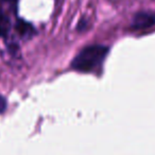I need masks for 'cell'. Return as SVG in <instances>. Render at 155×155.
I'll use <instances>...</instances> for the list:
<instances>
[{"label": "cell", "instance_id": "1", "mask_svg": "<svg viewBox=\"0 0 155 155\" xmlns=\"http://www.w3.org/2000/svg\"><path fill=\"white\" fill-rule=\"evenodd\" d=\"M108 53V47L93 45L81 50L73 58L71 67L79 72H91L99 67Z\"/></svg>", "mask_w": 155, "mask_h": 155}, {"label": "cell", "instance_id": "2", "mask_svg": "<svg viewBox=\"0 0 155 155\" xmlns=\"http://www.w3.org/2000/svg\"><path fill=\"white\" fill-rule=\"evenodd\" d=\"M155 25V14L150 12H139L135 14L132 21V28L134 30L147 29Z\"/></svg>", "mask_w": 155, "mask_h": 155}, {"label": "cell", "instance_id": "3", "mask_svg": "<svg viewBox=\"0 0 155 155\" xmlns=\"http://www.w3.org/2000/svg\"><path fill=\"white\" fill-rule=\"evenodd\" d=\"M15 30L24 41H28V39L32 38L35 33H36V31H35L34 27L32 25L22 19L17 20V22L15 24Z\"/></svg>", "mask_w": 155, "mask_h": 155}, {"label": "cell", "instance_id": "4", "mask_svg": "<svg viewBox=\"0 0 155 155\" xmlns=\"http://www.w3.org/2000/svg\"><path fill=\"white\" fill-rule=\"evenodd\" d=\"M11 29V21L9 17L0 9V36H7Z\"/></svg>", "mask_w": 155, "mask_h": 155}, {"label": "cell", "instance_id": "5", "mask_svg": "<svg viewBox=\"0 0 155 155\" xmlns=\"http://www.w3.org/2000/svg\"><path fill=\"white\" fill-rule=\"evenodd\" d=\"M5 110H7V100L0 95V114H2Z\"/></svg>", "mask_w": 155, "mask_h": 155}, {"label": "cell", "instance_id": "6", "mask_svg": "<svg viewBox=\"0 0 155 155\" xmlns=\"http://www.w3.org/2000/svg\"><path fill=\"white\" fill-rule=\"evenodd\" d=\"M2 1L10 3V5H17V2H18V0H2Z\"/></svg>", "mask_w": 155, "mask_h": 155}]
</instances>
